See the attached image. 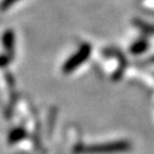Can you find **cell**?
<instances>
[{"label": "cell", "instance_id": "obj_1", "mask_svg": "<svg viewBox=\"0 0 154 154\" xmlns=\"http://www.w3.org/2000/svg\"><path fill=\"white\" fill-rule=\"evenodd\" d=\"M131 149V143L126 140H117V141L106 142L103 144L92 146L85 149V152L89 153H99V154H108V153H119L125 152Z\"/></svg>", "mask_w": 154, "mask_h": 154}, {"label": "cell", "instance_id": "obj_2", "mask_svg": "<svg viewBox=\"0 0 154 154\" xmlns=\"http://www.w3.org/2000/svg\"><path fill=\"white\" fill-rule=\"evenodd\" d=\"M90 54V47L88 45H85L80 48V51L71 59L67 64L65 65V70L66 71H72L74 70V67L78 66L79 64H82L85 60H86L88 56Z\"/></svg>", "mask_w": 154, "mask_h": 154}, {"label": "cell", "instance_id": "obj_3", "mask_svg": "<svg viewBox=\"0 0 154 154\" xmlns=\"http://www.w3.org/2000/svg\"><path fill=\"white\" fill-rule=\"evenodd\" d=\"M148 48V42L146 40H139V41L135 42L132 46H131V51L134 55H139L142 54L146 49Z\"/></svg>", "mask_w": 154, "mask_h": 154}, {"label": "cell", "instance_id": "obj_4", "mask_svg": "<svg viewBox=\"0 0 154 154\" xmlns=\"http://www.w3.org/2000/svg\"><path fill=\"white\" fill-rule=\"evenodd\" d=\"M151 62H154V57L151 58Z\"/></svg>", "mask_w": 154, "mask_h": 154}]
</instances>
